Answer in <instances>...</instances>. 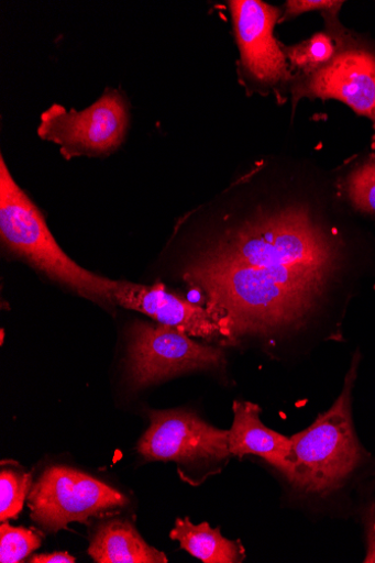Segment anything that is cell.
Returning <instances> with one entry per match:
<instances>
[{
    "label": "cell",
    "mask_w": 375,
    "mask_h": 563,
    "mask_svg": "<svg viewBox=\"0 0 375 563\" xmlns=\"http://www.w3.org/2000/svg\"><path fill=\"white\" fill-rule=\"evenodd\" d=\"M131 122L129 100L119 89H106L84 110L53 104L41 114L37 135L60 146L63 156H109L125 142Z\"/></svg>",
    "instance_id": "obj_4"
},
{
    "label": "cell",
    "mask_w": 375,
    "mask_h": 563,
    "mask_svg": "<svg viewBox=\"0 0 375 563\" xmlns=\"http://www.w3.org/2000/svg\"><path fill=\"white\" fill-rule=\"evenodd\" d=\"M32 563H75L76 559L68 552L36 554L30 559Z\"/></svg>",
    "instance_id": "obj_19"
},
{
    "label": "cell",
    "mask_w": 375,
    "mask_h": 563,
    "mask_svg": "<svg viewBox=\"0 0 375 563\" xmlns=\"http://www.w3.org/2000/svg\"><path fill=\"white\" fill-rule=\"evenodd\" d=\"M114 302L141 312L159 324L177 329L189 336L207 340L223 336L220 325L206 307L185 300L166 290L163 284L153 286L115 282Z\"/></svg>",
    "instance_id": "obj_10"
},
{
    "label": "cell",
    "mask_w": 375,
    "mask_h": 563,
    "mask_svg": "<svg viewBox=\"0 0 375 563\" xmlns=\"http://www.w3.org/2000/svg\"><path fill=\"white\" fill-rule=\"evenodd\" d=\"M230 431L213 428L185 409L151 411L137 450L150 462L216 463L231 455Z\"/></svg>",
    "instance_id": "obj_7"
},
{
    "label": "cell",
    "mask_w": 375,
    "mask_h": 563,
    "mask_svg": "<svg viewBox=\"0 0 375 563\" xmlns=\"http://www.w3.org/2000/svg\"><path fill=\"white\" fill-rule=\"evenodd\" d=\"M229 4L244 73L262 85L291 79L285 51L274 36L280 10L260 0H233Z\"/></svg>",
    "instance_id": "obj_9"
},
{
    "label": "cell",
    "mask_w": 375,
    "mask_h": 563,
    "mask_svg": "<svg viewBox=\"0 0 375 563\" xmlns=\"http://www.w3.org/2000/svg\"><path fill=\"white\" fill-rule=\"evenodd\" d=\"M337 228L302 205L258 209L208 239L184 272L203 291L223 338L269 335L301 325L346 268Z\"/></svg>",
    "instance_id": "obj_1"
},
{
    "label": "cell",
    "mask_w": 375,
    "mask_h": 563,
    "mask_svg": "<svg viewBox=\"0 0 375 563\" xmlns=\"http://www.w3.org/2000/svg\"><path fill=\"white\" fill-rule=\"evenodd\" d=\"M224 364V353L220 349L197 343L177 329L144 322H136L131 328L128 367L135 388Z\"/></svg>",
    "instance_id": "obj_6"
},
{
    "label": "cell",
    "mask_w": 375,
    "mask_h": 563,
    "mask_svg": "<svg viewBox=\"0 0 375 563\" xmlns=\"http://www.w3.org/2000/svg\"><path fill=\"white\" fill-rule=\"evenodd\" d=\"M126 503L117 489L67 467L46 470L29 495L32 520L53 533Z\"/></svg>",
    "instance_id": "obj_5"
},
{
    "label": "cell",
    "mask_w": 375,
    "mask_h": 563,
    "mask_svg": "<svg viewBox=\"0 0 375 563\" xmlns=\"http://www.w3.org/2000/svg\"><path fill=\"white\" fill-rule=\"evenodd\" d=\"M366 563L375 562V516L372 517L366 536Z\"/></svg>",
    "instance_id": "obj_20"
},
{
    "label": "cell",
    "mask_w": 375,
    "mask_h": 563,
    "mask_svg": "<svg viewBox=\"0 0 375 563\" xmlns=\"http://www.w3.org/2000/svg\"><path fill=\"white\" fill-rule=\"evenodd\" d=\"M0 236L4 246L51 279L95 301L114 302L115 282L95 275L65 253L36 205L13 179L0 158Z\"/></svg>",
    "instance_id": "obj_3"
},
{
    "label": "cell",
    "mask_w": 375,
    "mask_h": 563,
    "mask_svg": "<svg viewBox=\"0 0 375 563\" xmlns=\"http://www.w3.org/2000/svg\"><path fill=\"white\" fill-rule=\"evenodd\" d=\"M343 4L344 2H335V0H288L284 20H291L315 11L323 15L340 13Z\"/></svg>",
    "instance_id": "obj_18"
},
{
    "label": "cell",
    "mask_w": 375,
    "mask_h": 563,
    "mask_svg": "<svg viewBox=\"0 0 375 563\" xmlns=\"http://www.w3.org/2000/svg\"><path fill=\"white\" fill-rule=\"evenodd\" d=\"M31 485L32 477L29 474L10 470L0 473V521L18 518Z\"/></svg>",
    "instance_id": "obj_16"
},
{
    "label": "cell",
    "mask_w": 375,
    "mask_h": 563,
    "mask_svg": "<svg viewBox=\"0 0 375 563\" xmlns=\"http://www.w3.org/2000/svg\"><path fill=\"white\" fill-rule=\"evenodd\" d=\"M97 563H167L168 558L148 545L135 527L123 520L102 523L88 549Z\"/></svg>",
    "instance_id": "obj_12"
},
{
    "label": "cell",
    "mask_w": 375,
    "mask_h": 563,
    "mask_svg": "<svg viewBox=\"0 0 375 563\" xmlns=\"http://www.w3.org/2000/svg\"><path fill=\"white\" fill-rule=\"evenodd\" d=\"M361 355L354 354L343 390L334 405L306 430L290 437L291 474L297 489L328 496L341 489L357 471L364 450L356 437L352 417V393Z\"/></svg>",
    "instance_id": "obj_2"
},
{
    "label": "cell",
    "mask_w": 375,
    "mask_h": 563,
    "mask_svg": "<svg viewBox=\"0 0 375 563\" xmlns=\"http://www.w3.org/2000/svg\"><path fill=\"white\" fill-rule=\"evenodd\" d=\"M41 547V538L25 528L0 527V562L19 563Z\"/></svg>",
    "instance_id": "obj_17"
},
{
    "label": "cell",
    "mask_w": 375,
    "mask_h": 563,
    "mask_svg": "<svg viewBox=\"0 0 375 563\" xmlns=\"http://www.w3.org/2000/svg\"><path fill=\"white\" fill-rule=\"evenodd\" d=\"M284 51L290 65L309 76L334 58L338 42L329 32H319L296 45L285 47Z\"/></svg>",
    "instance_id": "obj_14"
},
{
    "label": "cell",
    "mask_w": 375,
    "mask_h": 563,
    "mask_svg": "<svg viewBox=\"0 0 375 563\" xmlns=\"http://www.w3.org/2000/svg\"><path fill=\"white\" fill-rule=\"evenodd\" d=\"M170 538L205 563H236L245 556L242 545L225 539L220 528L211 529L206 522L196 526L189 518L176 521Z\"/></svg>",
    "instance_id": "obj_13"
},
{
    "label": "cell",
    "mask_w": 375,
    "mask_h": 563,
    "mask_svg": "<svg viewBox=\"0 0 375 563\" xmlns=\"http://www.w3.org/2000/svg\"><path fill=\"white\" fill-rule=\"evenodd\" d=\"M294 99H338L375 125V53L350 34L334 58L294 87Z\"/></svg>",
    "instance_id": "obj_8"
},
{
    "label": "cell",
    "mask_w": 375,
    "mask_h": 563,
    "mask_svg": "<svg viewBox=\"0 0 375 563\" xmlns=\"http://www.w3.org/2000/svg\"><path fill=\"white\" fill-rule=\"evenodd\" d=\"M373 129H374V136L372 140V147L375 150V125L373 126Z\"/></svg>",
    "instance_id": "obj_21"
},
{
    "label": "cell",
    "mask_w": 375,
    "mask_h": 563,
    "mask_svg": "<svg viewBox=\"0 0 375 563\" xmlns=\"http://www.w3.org/2000/svg\"><path fill=\"white\" fill-rule=\"evenodd\" d=\"M234 421L230 430V452L233 455H257L283 473L287 479L291 474V440L265 427L261 408L250 401H235Z\"/></svg>",
    "instance_id": "obj_11"
},
{
    "label": "cell",
    "mask_w": 375,
    "mask_h": 563,
    "mask_svg": "<svg viewBox=\"0 0 375 563\" xmlns=\"http://www.w3.org/2000/svg\"><path fill=\"white\" fill-rule=\"evenodd\" d=\"M345 189L354 210L375 217V155L350 173Z\"/></svg>",
    "instance_id": "obj_15"
}]
</instances>
